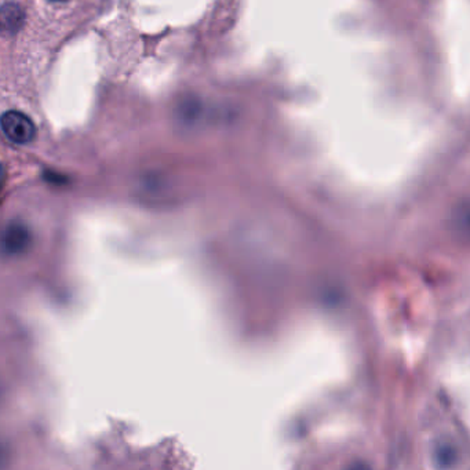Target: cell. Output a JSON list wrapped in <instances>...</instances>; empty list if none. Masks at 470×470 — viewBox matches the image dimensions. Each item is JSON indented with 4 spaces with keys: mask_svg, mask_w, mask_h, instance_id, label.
Listing matches in <instances>:
<instances>
[{
    "mask_svg": "<svg viewBox=\"0 0 470 470\" xmlns=\"http://www.w3.org/2000/svg\"><path fill=\"white\" fill-rule=\"evenodd\" d=\"M1 131L7 140L17 145L30 144L36 138V125L29 116L18 111H7L1 116Z\"/></svg>",
    "mask_w": 470,
    "mask_h": 470,
    "instance_id": "cell-1",
    "label": "cell"
},
{
    "mask_svg": "<svg viewBox=\"0 0 470 470\" xmlns=\"http://www.w3.org/2000/svg\"><path fill=\"white\" fill-rule=\"evenodd\" d=\"M29 242L28 230L21 225H10L3 237V247L9 254H16L24 250Z\"/></svg>",
    "mask_w": 470,
    "mask_h": 470,
    "instance_id": "cell-2",
    "label": "cell"
},
{
    "mask_svg": "<svg viewBox=\"0 0 470 470\" xmlns=\"http://www.w3.org/2000/svg\"><path fill=\"white\" fill-rule=\"evenodd\" d=\"M1 20H3V28L11 32L13 29L20 28V25L23 23V11L14 4H6L3 7Z\"/></svg>",
    "mask_w": 470,
    "mask_h": 470,
    "instance_id": "cell-3",
    "label": "cell"
},
{
    "mask_svg": "<svg viewBox=\"0 0 470 470\" xmlns=\"http://www.w3.org/2000/svg\"><path fill=\"white\" fill-rule=\"evenodd\" d=\"M50 1H60L61 3V1H68V0H50Z\"/></svg>",
    "mask_w": 470,
    "mask_h": 470,
    "instance_id": "cell-4",
    "label": "cell"
}]
</instances>
